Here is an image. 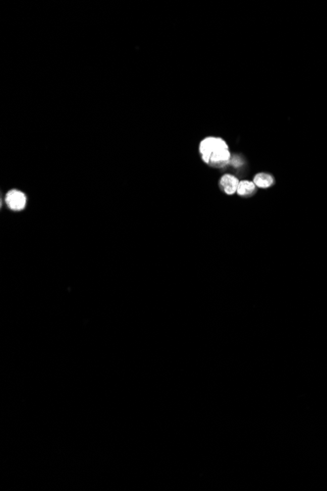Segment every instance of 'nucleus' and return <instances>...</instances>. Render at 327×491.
I'll return each mask as SVG.
<instances>
[{
    "instance_id": "4",
    "label": "nucleus",
    "mask_w": 327,
    "mask_h": 491,
    "mask_svg": "<svg viewBox=\"0 0 327 491\" xmlns=\"http://www.w3.org/2000/svg\"><path fill=\"white\" fill-rule=\"evenodd\" d=\"M240 181L231 174L223 175L219 180V187L220 189L227 195H233L236 193Z\"/></svg>"
},
{
    "instance_id": "1",
    "label": "nucleus",
    "mask_w": 327,
    "mask_h": 491,
    "mask_svg": "<svg viewBox=\"0 0 327 491\" xmlns=\"http://www.w3.org/2000/svg\"><path fill=\"white\" fill-rule=\"evenodd\" d=\"M228 145L227 142L219 136H207L203 138L198 147L200 157L204 163H208L211 154L219 147Z\"/></svg>"
},
{
    "instance_id": "5",
    "label": "nucleus",
    "mask_w": 327,
    "mask_h": 491,
    "mask_svg": "<svg viewBox=\"0 0 327 491\" xmlns=\"http://www.w3.org/2000/svg\"><path fill=\"white\" fill-rule=\"evenodd\" d=\"M254 184L258 188H270L274 184V178L269 173H258L255 175Z\"/></svg>"
},
{
    "instance_id": "6",
    "label": "nucleus",
    "mask_w": 327,
    "mask_h": 491,
    "mask_svg": "<svg viewBox=\"0 0 327 491\" xmlns=\"http://www.w3.org/2000/svg\"><path fill=\"white\" fill-rule=\"evenodd\" d=\"M257 188L258 187L256 186L253 181L244 180V181H240L236 193L241 197L248 198V197H252L257 193Z\"/></svg>"
},
{
    "instance_id": "3",
    "label": "nucleus",
    "mask_w": 327,
    "mask_h": 491,
    "mask_svg": "<svg viewBox=\"0 0 327 491\" xmlns=\"http://www.w3.org/2000/svg\"><path fill=\"white\" fill-rule=\"evenodd\" d=\"M230 160H231V152L229 150L228 145H225L218 148L211 154L207 165L215 169H220L227 166Z\"/></svg>"
},
{
    "instance_id": "2",
    "label": "nucleus",
    "mask_w": 327,
    "mask_h": 491,
    "mask_svg": "<svg viewBox=\"0 0 327 491\" xmlns=\"http://www.w3.org/2000/svg\"><path fill=\"white\" fill-rule=\"evenodd\" d=\"M28 198L27 195L19 189H10L5 195V203L7 207L15 212H20L24 210L27 206Z\"/></svg>"
}]
</instances>
